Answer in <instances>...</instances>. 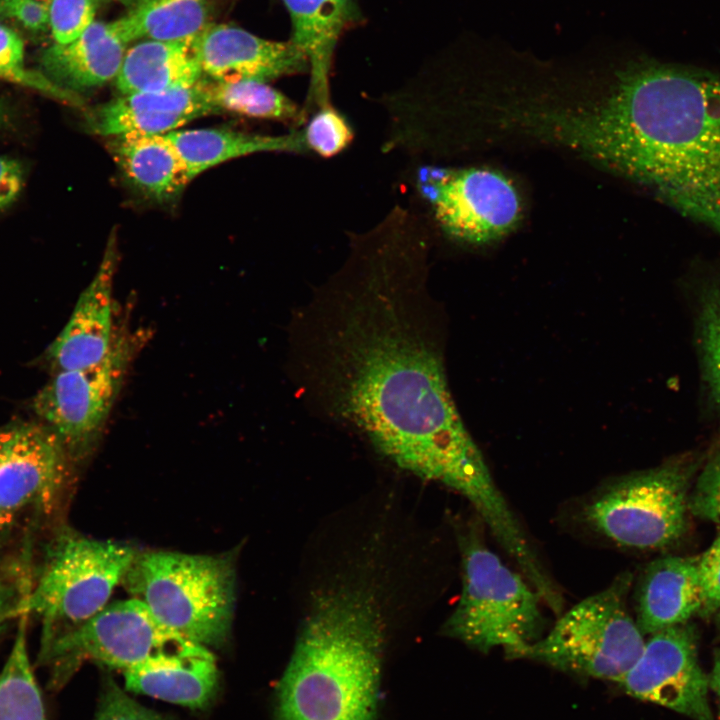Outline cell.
Returning a JSON list of instances; mask_svg holds the SVG:
<instances>
[{
    "mask_svg": "<svg viewBox=\"0 0 720 720\" xmlns=\"http://www.w3.org/2000/svg\"><path fill=\"white\" fill-rule=\"evenodd\" d=\"M429 232L397 204L347 233L344 262L293 319L296 387L397 467L486 512L501 491L449 389L426 286Z\"/></svg>",
    "mask_w": 720,
    "mask_h": 720,
    "instance_id": "6da1fadb",
    "label": "cell"
},
{
    "mask_svg": "<svg viewBox=\"0 0 720 720\" xmlns=\"http://www.w3.org/2000/svg\"><path fill=\"white\" fill-rule=\"evenodd\" d=\"M614 172L720 233V74L638 59L619 68Z\"/></svg>",
    "mask_w": 720,
    "mask_h": 720,
    "instance_id": "7a4b0ae2",
    "label": "cell"
},
{
    "mask_svg": "<svg viewBox=\"0 0 720 720\" xmlns=\"http://www.w3.org/2000/svg\"><path fill=\"white\" fill-rule=\"evenodd\" d=\"M377 580L342 574L316 591L276 689V720H375L385 643Z\"/></svg>",
    "mask_w": 720,
    "mask_h": 720,
    "instance_id": "3957f363",
    "label": "cell"
},
{
    "mask_svg": "<svg viewBox=\"0 0 720 720\" xmlns=\"http://www.w3.org/2000/svg\"><path fill=\"white\" fill-rule=\"evenodd\" d=\"M483 526L478 517L457 529L462 589L442 631L480 652L500 647L507 656L520 658L542 637L543 601L521 573L486 545Z\"/></svg>",
    "mask_w": 720,
    "mask_h": 720,
    "instance_id": "277c9868",
    "label": "cell"
},
{
    "mask_svg": "<svg viewBox=\"0 0 720 720\" xmlns=\"http://www.w3.org/2000/svg\"><path fill=\"white\" fill-rule=\"evenodd\" d=\"M122 584L171 632L204 647L231 631L235 568L224 555L138 552Z\"/></svg>",
    "mask_w": 720,
    "mask_h": 720,
    "instance_id": "5b68a950",
    "label": "cell"
},
{
    "mask_svg": "<svg viewBox=\"0 0 720 720\" xmlns=\"http://www.w3.org/2000/svg\"><path fill=\"white\" fill-rule=\"evenodd\" d=\"M688 479L685 469L672 464L615 477L574 504L571 523L614 548L667 547L686 527Z\"/></svg>",
    "mask_w": 720,
    "mask_h": 720,
    "instance_id": "8992f818",
    "label": "cell"
},
{
    "mask_svg": "<svg viewBox=\"0 0 720 720\" xmlns=\"http://www.w3.org/2000/svg\"><path fill=\"white\" fill-rule=\"evenodd\" d=\"M137 553L120 542L61 532L51 542L37 578L22 595L17 618L36 616L41 621L40 649L45 647L109 603Z\"/></svg>",
    "mask_w": 720,
    "mask_h": 720,
    "instance_id": "52a82bcc",
    "label": "cell"
},
{
    "mask_svg": "<svg viewBox=\"0 0 720 720\" xmlns=\"http://www.w3.org/2000/svg\"><path fill=\"white\" fill-rule=\"evenodd\" d=\"M632 576L622 573L565 613L520 658L558 670L619 682L641 655L645 639L628 609Z\"/></svg>",
    "mask_w": 720,
    "mask_h": 720,
    "instance_id": "ba28073f",
    "label": "cell"
},
{
    "mask_svg": "<svg viewBox=\"0 0 720 720\" xmlns=\"http://www.w3.org/2000/svg\"><path fill=\"white\" fill-rule=\"evenodd\" d=\"M410 176L417 198L450 240L486 244L506 235L520 220L519 193L495 170L418 162Z\"/></svg>",
    "mask_w": 720,
    "mask_h": 720,
    "instance_id": "9c48e42d",
    "label": "cell"
},
{
    "mask_svg": "<svg viewBox=\"0 0 720 720\" xmlns=\"http://www.w3.org/2000/svg\"><path fill=\"white\" fill-rule=\"evenodd\" d=\"M140 344L137 334L117 332L101 361L57 371L35 395L34 412L71 460L85 458L95 448Z\"/></svg>",
    "mask_w": 720,
    "mask_h": 720,
    "instance_id": "30bf717a",
    "label": "cell"
},
{
    "mask_svg": "<svg viewBox=\"0 0 720 720\" xmlns=\"http://www.w3.org/2000/svg\"><path fill=\"white\" fill-rule=\"evenodd\" d=\"M160 624L137 599L108 603L84 623L56 636L38 659L50 667V683L60 688L85 661L123 672L187 644Z\"/></svg>",
    "mask_w": 720,
    "mask_h": 720,
    "instance_id": "8fae6325",
    "label": "cell"
},
{
    "mask_svg": "<svg viewBox=\"0 0 720 720\" xmlns=\"http://www.w3.org/2000/svg\"><path fill=\"white\" fill-rule=\"evenodd\" d=\"M72 460L44 424L0 427V518L5 529L26 515H49L60 503Z\"/></svg>",
    "mask_w": 720,
    "mask_h": 720,
    "instance_id": "7c38bea8",
    "label": "cell"
},
{
    "mask_svg": "<svg viewBox=\"0 0 720 720\" xmlns=\"http://www.w3.org/2000/svg\"><path fill=\"white\" fill-rule=\"evenodd\" d=\"M618 683L630 696L692 720H715L708 700L709 677L698 662L695 631L686 623L651 634Z\"/></svg>",
    "mask_w": 720,
    "mask_h": 720,
    "instance_id": "4fadbf2b",
    "label": "cell"
},
{
    "mask_svg": "<svg viewBox=\"0 0 720 720\" xmlns=\"http://www.w3.org/2000/svg\"><path fill=\"white\" fill-rule=\"evenodd\" d=\"M203 74L213 81L263 82L308 73L302 52L291 40L261 38L229 24H209L194 40Z\"/></svg>",
    "mask_w": 720,
    "mask_h": 720,
    "instance_id": "5bb4252c",
    "label": "cell"
},
{
    "mask_svg": "<svg viewBox=\"0 0 720 720\" xmlns=\"http://www.w3.org/2000/svg\"><path fill=\"white\" fill-rule=\"evenodd\" d=\"M118 259L113 231L93 279L80 294L69 320L48 349V360L56 372L94 365L109 352L116 334L113 285Z\"/></svg>",
    "mask_w": 720,
    "mask_h": 720,
    "instance_id": "9a60e30c",
    "label": "cell"
},
{
    "mask_svg": "<svg viewBox=\"0 0 720 720\" xmlns=\"http://www.w3.org/2000/svg\"><path fill=\"white\" fill-rule=\"evenodd\" d=\"M218 113L208 91V82L160 92L123 94L90 110L89 132L105 137L127 133L167 134L187 123Z\"/></svg>",
    "mask_w": 720,
    "mask_h": 720,
    "instance_id": "2e32d148",
    "label": "cell"
},
{
    "mask_svg": "<svg viewBox=\"0 0 720 720\" xmlns=\"http://www.w3.org/2000/svg\"><path fill=\"white\" fill-rule=\"evenodd\" d=\"M291 20L293 44L307 64V116L331 103L330 73L338 40L355 16L353 0H282Z\"/></svg>",
    "mask_w": 720,
    "mask_h": 720,
    "instance_id": "e0dca14e",
    "label": "cell"
},
{
    "mask_svg": "<svg viewBox=\"0 0 720 720\" xmlns=\"http://www.w3.org/2000/svg\"><path fill=\"white\" fill-rule=\"evenodd\" d=\"M123 674L127 690L190 708L207 706L218 688L213 654L193 642L159 654Z\"/></svg>",
    "mask_w": 720,
    "mask_h": 720,
    "instance_id": "ac0fdd59",
    "label": "cell"
},
{
    "mask_svg": "<svg viewBox=\"0 0 720 720\" xmlns=\"http://www.w3.org/2000/svg\"><path fill=\"white\" fill-rule=\"evenodd\" d=\"M127 45L114 21H95L75 40L47 47L40 56V71L57 86L79 95L116 79Z\"/></svg>",
    "mask_w": 720,
    "mask_h": 720,
    "instance_id": "d6986e66",
    "label": "cell"
},
{
    "mask_svg": "<svg viewBox=\"0 0 720 720\" xmlns=\"http://www.w3.org/2000/svg\"><path fill=\"white\" fill-rule=\"evenodd\" d=\"M698 557L667 556L645 569L636 591V622L653 634L685 624L701 610Z\"/></svg>",
    "mask_w": 720,
    "mask_h": 720,
    "instance_id": "ffe728a7",
    "label": "cell"
},
{
    "mask_svg": "<svg viewBox=\"0 0 720 720\" xmlns=\"http://www.w3.org/2000/svg\"><path fill=\"white\" fill-rule=\"evenodd\" d=\"M108 146L128 181L152 200L170 201L192 181L183 158L166 134L117 135L110 137Z\"/></svg>",
    "mask_w": 720,
    "mask_h": 720,
    "instance_id": "44dd1931",
    "label": "cell"
},
{
    "mask_svg": "<svg viewBox=\"0 0 720 720\" xmlns=\"http://www.w3.org/2000/svg\"><path fill=\"white\" fill-rule=\"evenodd\" d=\"M194 40H144L127 48L115 79L117 90L123 95L160 92L197 84L202 80L203 71Z\"/></svg>",
    "mask_w": 720,
    "mask_h": 720,
    "instance_id": "7402d4cb",
    "label": "cell"
},
{
    "mask_svg": "<svg viewBox=\"0 0 720 720\" xmlns=\"http://www.w3.org/2000/svg\"><path fill=\"white\" fill-rule=\"evenodd\" d=\"M183 158L193 180L223 162L257 153H309L301 129L263 135L227 128L175 130L166 134Z\"/></svg>",
    "mask_w": 720,
    "mask_h": 720,
    "instance_id": "603a6c76",
    "label": "cell"
},
{
    "mask_svg": "<svg viewBox=\"0 0 720 720\" xmlns=\"http://www.w3.org/2000/svg\"><path fill=\"white\" fill-rule=\"evenodd\" d=\"M207 0H141L114 20L121 38L134 41H191L210 24Z\"/></svg>",
    "mask_w": 720,
    "mask_h": 720,
    "instance_id": "cb8c5ba5",
    "label": "cell"
},
{
    "mask_svg": "<svg viewBox=\"0 0 720 720\" xmlns=\"http://www.w3.org/2000/svg\"><path fill=\"white\" fill-rule=\"evenodd\" d=\"M210 98L218 112L276 120L301 128L307 120L303 105L273 88L252 79L208 82Z\"/></svg>",
    "mask_w": 720,
    "mask_h": 720,
    "instance_id": "d4e9b609",
    "label": "cell"
},
{
    "mask_svg": "<svg viewBox=\"0 0 720 720\" xmlns=\"http://www.w3.org/2000/svg\"><path fill=\"white\" fill-rule=\"evenodd\" d=\"M27 619L18 618L16 636L0 671V720H46L28 652Z\"/></svg>",
    "mask_w": 720,
    "mask_h": 720,
    "instance_id": "484cf974",
    "label": "cell"
},
{
    "mask_svg": "<svg viewBox=\"0 0 720 720\" xmlns=\"http://www.w3.org/2000/svg\"><path fill=\"white\" fill-rule=\"evenodd\" d=\"M0 78L37 90L74 107H84V101L80 95L57 86L41 71L35 72L28 69L24 62V44L21 37L9 27L1 24Z\"/></svg>",
    "mask_w": 720,
    "mask_h": 720,
    "instance_id": "4316f807",
    "label": "cell"
},
{
    "mask_svg": "<svg viewBox=\"0 0 720 720\" xmlns=\"http://www.w3.org/2000/svg\"><path fill=\"white\" fill-rule=\"evenodd\" d=\"M300 129L308 152L322 158L343 152L354 138L351 125L332 104L313 111Z\"/></svg>",
    "mask_w": 720,
    "mask_h": 720,
    "instance_id": "83f0119b",
    "label": "cell"
},
{
    "mask_svg": "<svg viewBox=\"0 0 720 720\" xmlns=\"http://www.w3.org/2000/svg\"><path fill=\"white\" fill-rule=\"evenodd\" d=\"M699 328L704 379L713 403L720 407V286L703 295Z\"/></svg>",
    "mask_w": 720,
    "mask_h": 720,
    "instance_id": "f1b7e54d",
    "label": "cell"
},
{
    "mask_svg": "<svg viewBox=\"0 0 720 720\" xmlns=\"http://www.w3.org/2000/svg\"><path fill=\"white\" fill-rule=\"evenodd\" d=\"M100 0H51L49 28L56 43L78 38L94 22Z\"/></svg>",
    "mask_w": 720,
    "mask_h": 720,
    "instance_id": "f546056e",
    "label": "cell"
},
{
    "mask_svg": "<svg viewBox=\"0 0 720 720\" xmlns=\"http://www.w3.org/2000/svg\"><path fill=\"white\" fill-rule=\"evenodd\" d=\"M694 515L720 525V450L706 463L688 500Z\"/></svg>",
    "mask_w": 720,
    "mask_h": 720,
    "instance_id": "4dcf8cb0",
    "label": "cell"
},
{
    "mask_svg": "<svg viewBox=\"0 0 720 720\" xmlns=\"http://www.w3.org/2000/svg\"><path fill=\"white\" fill-rule=\"evenodd\" d=\"M94 720H172L150 710L130 698L111 679L101 691Z\"/></svg>",
    "mask_w": 720,
    "mask_h": 720,
    "instance_id": "1f68e13d",
    "label": "cell"
},
{
    "mask_svg": "<svg viewBox=\"0 0 720 720\" xmlns=\"http://www.w3.org/2000/svg\"><path fill=\"white\" fill-rule=\"evenodd\" d=\"M698 571L702 595V612L720 609V535L698 557Z\"/></svg>",
    "mask_w": 720,
    "mask_h": 720,
    "instance_id": "d6a6232c",
    "label": "cell"
},
{
    "mask_svg": "<svg viewBox=\"0 0 720 720\" xmlns=\"http://www.w3.org/2000/svg\"><path fill=\"white\" fill-rule=\"evenodd\" d=\"M0 15L14 19L32 32L49 28V4L40 0H1Z\"/></svg>",
    "mask_w": 720,
    "mask_h": 720,
    "instance_id": "836d02e7",
    "label": "cell"
},
{
    "mask_svg": "<svg viewBox=\"0 0 720 720\" xmlns=\"http://www.w3.org/2000/svg\"><path fill=\"white\" fill-rule=\"evenodd\" d=\"M0 552V637L9 623L17 618L18 603L27 589L29 580L24 584H14L4 574Z\"/></svg>",
    "mask_w": 720,
    "mask_h": 720,
    "instance_id": "e575fe53",
    "label": "cell"
},
{
    "mask_svg": "<svg viewBox=\"0 0 720 720\" xmlns=\"http://www.w3.org/2000/svg\"><path fill=\"white\" fill-rule=\"evenodd\" d=\"M24 183L21 165L10 158L0 156V209L16 200Z\"/></svg>",
    "mask_w": 720,
    "mask_h": 720,
    "instance_id": "d590c367",
    "label": "cell"
},
{
    "mask_svg": "<svg viewBox=\"0 0 720 720\" xmlns=\"http://www.w3.org/2000/svg\"><path fill=\"white\" fill-rule=\"evenodd\" d=\"M710 688L714 691L718 701L717 720H720V649L716 650L713 657V668L709 677Z\"/></svg>",
    "mask_w": 720,
    "mask_h": 720,
    "instance_id": "8d00e7d4",
    "label": "cell"
},
{
    "mask_svg": "<svg viewBox=\"0 0 720 720\" xmlns=\"http://www.w3.org/2000/svg\"><path fill=\"white\" fill-rule=\"evenodd\" d=\"M8 118V107L5 102L0 100V126H2Z\"/></svg>",
    "mask_w": 720,
    "mask_h": 720,
    "instance_id": "74e56055",
    "label": "cell"
},
{
    "mask_svg": "<svg viewBox=\"0 0 720 720\" xmlns=\"http://www.w3.org/2000/svg\"><path fill=\"white\" fill-rule=\"evenodd\" d=\"M115 1L132 8L141 0H115Z\"/></svg>",
    "mask_w": 720,
    "mask_h": 720,
    "instance_id": "f35d334b",
    "label": "cell"
},
{
    "mask_svg": "<svg viewBox=\"0 0 720 720\" xmlns=\"http://www.w3.org/2000/svg\"><path fill=\"white\" fill-rule=\"evenodd\" d=\"M3 530H6V529H5V526H4V524H3V522H2V520H1V518H0V532H2Z\"/></svg>",
    "mask_w": 720,
    "mask_h": 720,
    "instance_id": "ab89813d",
    "label": "cell"
},
{
    "mask_svg": "<svg viewBox=\"0 0 720 720\" xmlns=\"http://www.w3.org/2000/svg\"><path fill=\"white\" fill-rule=\"evenodd\" d=\"M40 1H42V2H45V3L49 4L51 0H40Z\"/></svg>",
    "mask_w": 720,
    "mask_h": 720,
    "instance_id": "60d3db41",
    "label": "cell"
},
{
    "mask_svg": "<svg viewBox=\"0 0 720 720\" xmlns=\"http://www.w3.org/2000/svg\"><path fill=\"white\" fill-rule=\"evenodd\" d=\"M718 625H719V629H720V613H719V616H718Z\"/></svg>",
    "mask_w": 720,
    "mask_h": 720,
    "instance_id": "b9f144b4",
    "label": "cell"
},
{
    "mask_svg": "<svg viewBox=\"0 0 720 720\" xmlns=\"http://www.w3.org/2000/svg\"><path fill=\"white\" fill-rule=\"evenodd\" d=\"M1 1V0H0Z\"/></svg>",
    "mask_w": 720,
    "mask_h": 720,
    "instance_id": "7bdbcfd3",
    "label": "cell"
}]
</instances>
